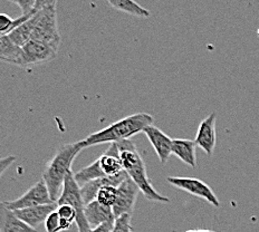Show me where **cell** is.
Listing matches in <instances>:
<instances>
[{
	"mask_svg": "<svg viewBox=\"0 0 259 232\" xmlns=\"http://www.w3.org/2000/svg\"><path fill=\"white\" fill-rule=\"evenodd\" d=\"M154 117L148 113H137L122 118L99 132L92 133L80 141L83 149L104 143H118L124 140H131L138 133L143 132L150 125H153Z\"/></svg>",
	"mask_w": 259,
	"mask_h": 232,
	"instance_id": "1",
	"label": "cell"
},
{
	"mask_svg": "<svg viewBox=\"0 0 259 232\" xmlns=\"http://www.w3.org/2000/svg\"><path fill=\"white\" fill-rule=\"evenodd\" d=\"M116 145L118 152H120L124 171L130 179L138 185L143 196L150 201L170 202V199L160 194L150 182L145 163L139 153L136 143L132 140H124V141L116 143Z\"/></svg>",
	"mask_w": 259,
	"mask_h": 232,
	"instance_id": "2",
	"label": "cell"
},
{
	"mask_svg": "<svg viewBox=\"0 0 259 232\" xmlns=\"http://www.w3.org/2000/svg\"><path fill=\"white\" fill-rule=\"evenodd\" d=\"M82 150L84 149L80 141L64 144L47 163L42 173V180L46 183L52 200L55 203L61 197L65 179L69 172H72L73 162Z\"/></svg>",
	"mask_w": 259,
	"mask_h": 232,
	"instance_id": "3",
	"label": "cell"
},
{
	"mask_svg": "<svg viewBox=\"0 0 259 232\" xmlns=\"http://www.w3.org/2000/svg\"><path fill=\"white\" fill-rule=\"evenodd\" d=\"M57 3L54 2L38 13L36 27L32 32L31 40L40 41L58 50L62 42V37L57 24Z\"/></svg>",
	"mask_w": 259,
	"mask_h": 232,
	"instance_id": "4",
	"label": "cell"
},
{
	"mask_svg": "<svg viewBox=\"0 0 259 232\" xmlns=\"http://www.w3.org/2000/svg\"><path fill=\"white\" fill-rule=\"evenodd\" d=\"M57 206H71L76 211V224L78 232H90L92 230L85 218V203L80 194V187L75 180L73 171L69 172L64 182L61 197L57 200Z\"/></svg>",
	"mask_w": 259,
	"mask_h": 232,
	"instance_id": "5",
	"label": "cell"
},
{
	"mask_svg": "<svg viewBox=\"0 0 259 232\" xmlns=\"http://www.w3.org/2000/svg\"><path fill=\"white\" fill-rule=\"evenodd\" d=\"M6 204L7 208L16 211V210L27 209L31 207H38V206H45V204H52L55 203L51 198L50 191L44 180H39L35 183L28 191L25 192L23 196L13 201H6L4 202Z\"/></svg>",
	"mask_w": 259,
	"mask_h": 232,
	"instance_id": "6",
	"label": "cell"
},
{
	"mask_svg": "<svg viewBox=\"0 0 259 232\" xmlns=\"http://www.w3.org/2000/svg\"><path fill=\"white\" fill-rule=\"evenodd\" d=\"M166 181L174 187L180 189V190L190 193L194 197L203 199V200L209 202L211 206H214V207L220 206L218 198L214 194V192L211 190V188H210L207 183L197 179V177L169 176L166 177Z\"/></svg>",
	"mask_w": 259,
	"mask_h": 232,
	"instance_id": "7",
	"label": "cell"
},
{
	"mask_svg": "<svg viewBox=\"0 0 259 232\" xmlns=\"http://www.w3.org/2000/svg\"><path fill=\"white\" fill-rule=\"evenodd\" d=\"M140 192L141 191H140L138 185L128 176L117 187L116 202L112 208L115 219L123 214L133 213Z\"/></svg>",
	"mask_w": 259,
	"mask_h": 232,
	"instance_id": "8",
	"label": "cell"
},
{
	"mask_svg": "<svg viewBox=\"0 0 259 232\" xmlns=\"http://www.w3.org/2000/svg\"><path fill=\"white\" fill-rule=\"evenodd\" d=\"M23 52V66L27 67L29 65H38L48 63L57 57L58 50L44 42L30 40L21 47Z\"/></svg>",
	"mask_w": 259,
	"mask_h": 232,
	"instance_id": "9",
	"label": "cell"
},
{
	"mask_svg": "<svg viewBox=\"0 0 259 232\" xmlns=\"http://www.w3.org/2000/svg\"><path fill=\"white\" fill-rule=\"evenodd\" d=\"M143 133L147 135L151 145L153 147L161 163L165 164L172 154V141L174 140L154 125L148 126Z\"/></svg>",
	"mask_w": 259,
	"mask_h": 232,
	"instance_id": "10",
	"label": "cell"
},
{
	"mask_svg": "<svg viewBox=\"0 0 259 232\" xmlns=\"http://www.w3.org/2000/svg\"><path fill=\"white\" fill-rule=\"evenodd\" d=\"M194 143L207 155H212L215 148V113H211L200 123Z\"/></svg>",
	"mask_w": 259,
	"mask_h": 232,
	"instance_id": "11",
	"label": "cell"
},
{
	"mask_svg": "<svg viewBox=\"0 0 259 232\" xmlns=\"http://www.w3.org/2000/svg\"><path fill=\"white\" fill-rule=\"evenodd\" d=\"M56 206L57 203L45 204V206L16 210L14 212L27 225H29L32 229H36L39 224L45 222L48 215L56 211Z\"/></svg>",
	"mask_w": 259,
	"mask_h": 232,
	"instance_id": "12",
	"label": "cell"
},
{
	"mask_svg": "<svg viewBox=\"0 0 259 232\" xmlns=\"http://www.w3.org/2000/svg\"><path fill=\"white\" fill-rule=\"evenodd\" d=\"M85 218L88 220L92 229L97 228L107 222H114L115 217L113 213V209L105 207L96 200L85 206Z\"/></svg>",
	"mask_w": 259,
	"mask_h": 232,
	"instance_id": "13",
	"label": "cell"
},
{
	"mask_svg": "<svg viewBox=\"0 0 259 232\" xmlns=\"http://www.w3.org/2000/svg\"><path fill=\"white\" fill-rule=\"evenodd\" d=\"M100 166L101 170L107 177L116 176L124 172L123 163L120 158V152H118L116 143L110 144V148L107 149L104 154H102L100 158Z\"/></svg>",
	"mask_w": 259,
	"mask_h": 232,
	"instance_id": "14",
	"label": "cell"
},
{
	"mask_svg": "<svg viewBox=\"0 0 259 232\" xmlns=\"http://www.w3.org/2000/svg\"><path fill=\"white\" fill-rule=\"evenodd\" d=\"M0 232H37L23 222L6 204L0 202Z\"/></svg>",
	"mask_w": 259,
	"mask_h": 232,
	"instance_id": "15",
	"label": "cell"
},
{
	"mask_svg": "<svg viewBox=\"0 0 259 232\" xmlns=\"http://www.w3.org/2000/svg\"><path fill=\"white\" fill-rule=\"evenodd\" d=\"M196 143L192 140L176 138L172 141V154L179 158L183 163L188 164L191 168H196Z\"/></svg>",
	"mask_w": 259,
	"mask_h": 232,
	"instance_id": "16",
	"label": "cell"
},
{
	"mask_svg": "<svg viewBox=\"0 0 259 232\" xmlns=\"http://www.w3.org/2000/svg\"><path fill=\"white\" fill-rule=\"evenodd\" d=\"M0 62L9 63L23 66V52L21 48L15 45L9 36L0 37Z\"/></svg>",
	"mask_w": 259,
	"mask_h": 232,
	"instance_id": "17",
	"label": "cell"
},
{
	"mask_svg": "<svg viewBox=\"0 0 259 232\" xmlns=\"http://www.w3.org/2000/svg\"><path fill=\"white\" fill-rule=\"evenodd\" d=\"M38 13L35 14L32 17H30L28 20H26L25 23H23L20 26H18L17 28L14 29L8 35L9 38L13 40L15 45H17L21 48L24 47L27 42L31 40L32 32H34L37 19H38Z\"/></svg>",
	"mask_w": 259,
	"mask_h": 232,
	"instance_id": "18",
	"label": "cell"
},
{
	"mask_svg": "<svg viewBox=\"0 0 259 232\" xmlns=\"http://www.w3.org/2000/svg\"><path fill=\"white\" fill-rule=\"evenodd\" d=\"M107 4L116 10L126 13L131 16H136L140 18H149L151 13L148 9L140 6V5L132 0H109Z\"/></svg>",
	"mask_w": 259,
	"mask_h": 232,
	"instance_id": "19",
	"label": "cell"
},
{
	"mask_svg": "<svg viewBox=\"0 0 259 232\" xmlns=\"http://www.w3.org/2000/svg\"><path fill=\"white\" fill-rule=\"evenodd\" d=\"M74 176L79 187H83L86 183H89L91 181L102 179V177H107L103 173V171L101 170L99 159L95 160L93 163L86 166V168L76 172V173H74Z\"/></svg>",
	"mask_w": 259,
	"mask_h": 232,
	"instance_id": "20",
	"label": "cell"
},
{
	"mask_svg": "<svg viewBox=\"0 0 259 232\" xmlns=\"http://www.w3.org/2000/svg\"><path fill=\"white\" fill-rule=\"evenodd\" d=\"M56 211L61 218V224H62V230L66 231L71 228L73 222L75 221L76 222V211L75 209L71 206H67V204H64V206H57Z\"/></svg>",
	"mask_w": 259,
	"mask_h": 232,
	"instance_id": "21",
	"label": "cell"
},
{
	"mask_svg": "<svg viewBox=\"0 0 259 232\" xmlns=\"http://www.w3.org/2000/svg\"><path fill=\"white\" fill-rule=\"evenodd\" d=\"M117 198V188L113 185H105L101 189L96 196V201L105 207L113 208Z\"/></svg>",
	"mask_w": 259,
	"mask_h": 232,
	"instance_id": "22",
	"label": "cell"
},
{
	"mask_svg": "<svg viewBox=\"0 0 259 232\" xmlns=\"http://www.w3.org/2000/svg\"><path fill=\"white\" fill-rule=\"evenodd\" d=\"M132 214H123L121 217L115 219L113 224L112 232H133L131 224Z\"/></svg>",
	"mask_w": 259,
	"mask_h": 232,
	"instance_id": "23",
	"label": "cell"
},
{
	"mask_svg": "<svg viewBox=\"0 0 259 232\" xmlns=\"http://www.w3.org/2000/svg\"><path fill=\"white\" fill-rule=\"evenodd\" d=\"M45 229L46 232H63L61 218H59L57 211H54L48 215L45 221Z\"/></svg>",
	"mask_w": 259,
	"mask_h": 232,
	"instance_id": "24",
	"label": "cell"
},
{
	"mask_svg": "<svg viewBox=\"0 0 259 232\" xmlns=\"http://www.w3.org/2000/svg\"><path fill=\"white\" fill-rule=\"evenodd\" d=\"M37 0H12L10 3H13L21 9V16H27V15H35L37 12H35V6H36Z\"/></svg>",
	"mask_w": 259,
	"mask_h": 232,
	"instance_id": "25",
	"label": "cell"
},
{
	"mask_svg": "<svg viewBox=\"0 0 259 232\" xmlns=\"http://www.w3.org/2000/svg\"><path fill=\"white\" fill-rule=\"evenodd\" d=\"M16 160H17V158H16L15 155H9L6 156V158L0 159V177H2V175L5 173V171H6Z\"/></svg>",
	"mask_w": 259,
	"mask_h": 232,
	"instance_id": "26",
	"label": "cell"
},
{
	"mask_svg": "<svg viewBox=\"0 0 259 232\" xmlns=\"http://www.w3.org/2000/svg\"><path fill=\"white\" fill-rule=\"evenodd\" d=\"M113 224H114V222H107L97 226V228L92 229L90 232H112Z\"/></svg>",
	"mask_w": 259,
	"mask_h": 232,
	"instance_id": "27",
	"label": "cell"
},
{
	"mask_svg": "<svg viewBox=\"0 0 259 232\" xmlns=\"http://www.w3.org/2000/svg\"><path fill=\"white\" fill-rule=\"evenodd\" d=\"M187 232H209L208 230H189Z\"/></svg>",
	"mask_w": 259,
	"mask_h": 232,
	"instance_id": "28",
	"label": "cell"
},
{
	"mask_svg": "<svg viewBox=\"0 0 259 232\" xmlns=\"http://www.w3.org/2000/svg\"><path fill=\"white\" fill-rule=\"evenodd\" d=\"M209 232H213V231H209Z\"/></svg>",
	"mask_w": 259,
	"mask_h": 232,
	"instance_id": "29",
	"label": "cell"
}]
</instances>
